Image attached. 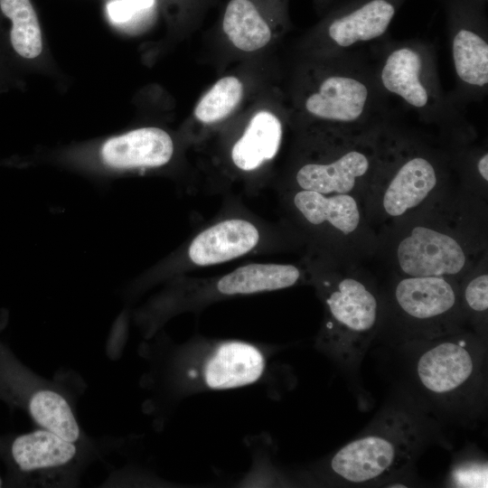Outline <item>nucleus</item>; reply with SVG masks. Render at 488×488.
<instances>
[{"mask_svg":"<svg viewBox=\"0 0 488 488\" xmlns=\"http://www.w3.org/2000/svg\"><path fill=\"white\" fill-rule=\"evenodd\" d=\"M443 209L433 200L399 225L391 259L399 277H442L459 282L483 258L484 223L470 209Z\"/></svg>","mask_w":488,"mask_h":488,"instance_id":"obj_1","label":"nucleus"},{"mask_svg":"<svg viewBox=\"0 0 488 488\" xmlns=\"http://www.w3.org/2000/svg\"><path fill=\"white\" fill-rule=\"evenodd\" d=\"M446 178V164L441 155L389 126L363 200L366 210L383 222H399L436 198Z\"/></svg>","mask_w":488,"mask_h":488,"instance_id":"obj_2","label":"nucleus"},{"mask_svg":"<svg viewBox=\"0 0 488 488\" xmlns=\"http://www.w3.org/2000/svg\"><path fill=\"white\" fill-rule=\"evenodd\" d=\"M318 289L325 316L316 346L340 366L356 369L380 320L376 288L361 275L345 269L324 277Z\"/></svg>","mask_w":488,"mask_h":488,"instance_id":"obj_3","label":"nucleus"},{"mask_svg":"<svg viewBox=\"0 0 488 488\" xmlns=\"http://www.w3.org/2000/svg\"><path fill=\"white\" fill-rule=\"evenodd\" d=\"M419 425L403 411H390L333 454L331 475L345 484H371L407 467L422 441Z\"/></svg>","mask_w":488,"mask_h":488,"instance_id":"obj_4","label":"nucleus"},{"mask_svg":"<svg viewBox=\"0 0 488 488\" xmlns=\"http://www.w3.org/2000/svg\"><path fill=\"white\" fill-rule=\"evenodd\" d=\"M388 126L366 132L332 129L325 158L304 163L296 170L297 190L350 194L363 201L379 164Z\"/></svg>","mask_w":488,"mask_h":488,"instance_id":"obj_5","label":"nucleus"},{"mask_svg":"<svg viewBox=\"0 0 488 488\" xmlns=\"http://www.w3.org/2000/svg\"><path fill=\"white\" fill-rule=\"evenodd\" d=\"M374 76L352 59L325 75L305 99V111L331 124L333 130L366 132L388 125Z\"/></svg>","mask_w":488,"mask_h":488,"instance_id":"obj_6","label":"nucleus"},{"mask_svg":"<svg viewBox=\"0 0 488 488\" xmlns=\"http://www.w3.org/2000/svg\"><path fill=\"white\" fill-rule=\"evenodd\" d=\"M427 341L413 368L419 388L441 405H465L477 394L483 378L481 343L462 331Z\"/></svg>","mask_w":488,"mask_h":488,"instance_id":"obj_7","label":"nucleus"},{"mask_svg":"<svg viewBox=\"0 0 488 488\" xmlns=\"http://www.w3.org/2000/svg\"><path fill=\"white\" fill-rule=\"evenodd\" d=\"M0 388L39 427L78 444H98L81 427L76 397L62 381L40 376L0 345Z\"/></svg>","mask_w":488,"mask_h":488,"instance_id":"obj_8","label":"nucleus"},{"mask_svg":"<svg viewBox=\"0 0 488 488\" xmlns=\"http://www.w3.org/2000/svg\"><path fill=\"white\" fill-rule=\"evenodd\" d=\"M7 457L20 483L33 487H75L87 467L101 455L99 444L83 445L39 427L7 443Z\"/></svg>","mask_w":488,"mask_h":488,"instance_id":"obj_9","label":"nucleus"},{"mask_svg":"<svg viewBox=\"0 0 488 488\" xmlns=\"http://www.w3.org/2000/svg\"><path fill=\"white\" fill-rule=\"evenodd\" d=\"M381 92L401 99L426 120L455 113L441 90L433 55L418 42L391 46L374 72Z\"/></svg>","mask_w":488,"mask_h":488,"instance_id":"obj_10","label":"nucleus"},{"mask_svg":"<svg viewBox=\"0 0 488 488\" xmlns=\"http://www.w3.org/2000/svg\"><path fill=\"white\" fill-rule=\"evenodd\" d=\"M395 314L417 336L432 340L462 331L459 282L442 277H399L390 294Z\"/></svg>","mask_w":488,"mask_h":488,"instance_id":"obj_11","label":"nucleus"},{"mask_svg":"<svg viewBox=\"0 0 488 488\" xmlns=\"http://www.w3.org/2000/svg\"><path fill=\"white\" fill-rule=\"evenodd\" d=\"M293 204L305 222L324 228L345 244L361 237L366 230L361 201L353 195L296 190Z\"/></svg>","mask_w":488,"mask_h":488,"instance_id":"obj_12","label":"nucleus"},{"mask_svg":"<svg viewBox=\"0 0 488 488\" xmlns=\"http://www.w3.org/2000/svg\"><path fill=\"white\" fill-rule=\"evenodd\" d=\"M266 361L256 346L239 341L215 345L197 374L201 385L209 389H229L256 382L263 374Z\"/></svg>","mask_w":488,"mask_h":488,"instance_id":"obj_13","label":"nucleus"},{"mask_svg":"<svg viewBox=\"0 0 488 488\" xmlns=\"http://www.w3.org/2000/svg\"><path fill=\"white\" fill-rule=\"evenodd\" d=\"M173 153L171 136L158 127H142L111 137L100 150L103 162L117 169L162 166Z\"/></svg>","mask_w":488,"mask_h":488,"instance_id":"obj_14","label":"nucleus"},{"mask_svg":"<svg viewBox=\"0 0 488 488\" xmlns=\"http://www.w3.org/2000/svg\"><path fill=\"white\" fill-rule=\"evenodd\" d=\"M259 241L258 228L244 219H227L200 232L188 249L190 260L211 266L231 260L251 251Z\"/></svg>","mask_w":488,"mask_h":488,"instance_id":"obj_15","label":"nucleus"},{"mask_svg":"<svg viewBox=\"0 0 488 488\" xmlns=\"http://www.w3.org/2000/svg\"><path fill=\"white\" fill-rule=\"evenodd\" d=\"M396 7L389 0H369L334 18L327 28L332 44L338 50L360 46L383 36L395 15Z\"/></svg>","mask_w":488,"mask_h":488,"instance_id":"obj_16","label":"nucleus"},{"mask_svg":"<svg viewBox=\"0 0 488 488\" xmlns=\"http://www.w3.org/2000/svg\"><path fill=\"white\" fill-rule=\"evenodd\" d=\"M300 277V269L291 264H249L221 277L216 290L224 296L275 291L296 285Z\"/></svg>","mask_w":488,"mask_h":488,"instance_id":"obj_17","label":"nucleus"},{"mask_svg":"<svg viewBox=\"0 0 488 488\" xmlns=\"http://www.w3.org/2000/svg\"><path fill=\"white\" fill-rule=\"evenodd\" d=\"M281 137L282 126L274 114L264 110L256 113L232 147L233 164L247 172L258 168L275 157Z\"/></svg>","mask_w":488,"mask_h":488,"instance_id":"obj_18","label":"nucleus"},{"mask_svg":"<svg viewBox=\"0 0 488 488\" xmlns=\"http://www.w3.org/2000/svg\"><path fill=\"white\" fill-rule=\"evenodd\" d=\"M451 55L459 82L474 94L484 93L488 86V42L483 33L468 26L454 31Z\"/></svg>","mask_w":488,"mask_h":488,"instance_id":"obj_19","label":"nucleus"},{"mask_svg":"<svg viewBox=\"0 0 488 488\" xmlns=\"http://www.w3.org/2000/svg\"><path fill=\"white\" fill-rule=\"evenodd\" d=\"M0 15L9 23L8 42L20 58L33 60L42 51L37 14L30 0H0Z\"/></svg>","mask_w":488,"mask_h":488,"instance_id":"obj_20","label":"nucleus"},{"mask_svg":"<svg viewBox=\"0 0 488 488\" xmlns=\"http://www.w3.org/2000/svg\"><path fill=\"white\" fill-rule=\"evenodd\" d=\"M222 26L233 45L244 52L258 50L271 39L270 28L249 0H231Z\"/></svg>","mask_w":488,"mask_h":488,"instance_id":"obj_21","label":"nucleus"},{"mask_svg":"<svg viewBox=\"0 0 488 488\" xmlns=\"http://www.w3.org/2000/svg\"><path fill=\"white\" fill-rule=\"evenodd\" d=\"M465 318L484 340L487 333L488 274L484 258L459 281Z\"/></svg>","mask_w":488,"mask_h":488,"instance_id":"obj_22","label":"nucleus"},{"mask_svg":"<svg viewBox=\"0 0 488 488\" xmlns=\"http://www.w3.org/2000/svg\"><path fill=\"white\" fill-rule=\"evenodd\" d=\"M242 95L243 86L239 79L233 76L221 78L201 99L194 116L205 124L218 122L232 112Z\"/></svg>","mask_w":488,"mask_h":488,"instance_id":"obj_23","label":"nucleus"},{"mask_svg":"<svg viewBox=\"0 0 488 488\" xmlns=\"http://www.w3.org/2000/svg\"><path fill=\"white\" fill-rule=\"evenodd\" d=\"M487 462L481 458H467L452 466L446 477L450 487H487Z\"/></svg>","mask_w":488,"mask_h":488,"instance_id":"obj_24","label":"nucleus"},{"mask_svg":"<svg viewBox=\"0 0 488 488\" xmlns=\"http://www.w3.org/2000/svg\"><path fill=\"white\" fill-rule=\"evenodd\" d=\"M110 20L116 23H126L136 13L126 0H114L107 5Z\"/></svg>","mask_w":488,"mask_h":488,"instance_id":"obj_25","label":"nucleus"},{"mask_svg":"<svg viewBox=\"0 0 488 488\" xmlns=\"http://www.w3.org/2000/svg\"><path fill=\"white\" fill-rule=\"evenodd\" d=\"M474 170L478 178L481 179L483 185H487L488 181V154L487 151L482 152L474 161Z\"/></svg>","mask_w":488,"mask_h":488,"instance_id":"obj_26","label":"nucleus"},{"mask_svg":"<svg viewBox=\"0 0 488 488\" xmlns=\"http://www.w3.org/2000/svg\"><path fill=\"white\" fill-rule=\"evenodd\" d=\"M136 12L145 10L151 7L154 4V0H126Z\"/></svg>","mask_w":488,"mask_h":488,"instance_id":"obj_27","label":"nucleus"},{"mask_svg":"<svg viewBox=\"0 0 488 488\" xmlns=\"http://www.w3.org/2000/svg\"><path fill=\"white\" fill-rule=\"evenodd\" d=\"M3 485V481L1 479V476H0V487Z\"/></svg>","mask_w":488,"mask_h":488,"instance_id":"obj_28","label":"nucleus"}]
</instances>
